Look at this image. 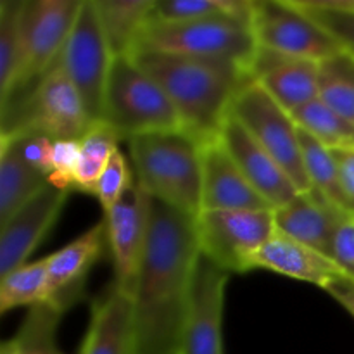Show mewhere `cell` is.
Instances as JSON below:
<instances>
[{
  "label": "cell",
  "instance_id": "1",
  "mask_svg": "<svg viewBox=\"0 0 354 354\" xmlns=\"http://www.w3.org/2000/svg\"><path fill=\"white\" fill-rule=\"evenodd\" d=\"M149 207V241L131 294L135 354H176L201 254L196 218L156 199Z\"/></svg>",
  "mask_w": 354,
  "mask_h": 354
},
{
  "label": "cell",
  "instance_id": "2",
  "mask_svg": "<svg viewBox=\"0 0 354 354\" xmlns=\"http://www.w3.org/2000/svg\"><path fill=\"white\" fill-rule=\"evenodd\" d=\"M135 61L162 86L182 130L201 144L220 138L237 93L251 82L245 66L162 52H137Z\"/></svg>",
  "mask_w": 354,
  "mask_h": 354
},
{
  "label": "cell",
  "instance_id": "3",
  "mask_svg": "<svg viewBox=\"0 0 354 354\" xmlns=\"http://www.w3.org/2000/svg\"><path fill=\"white\" fill-rule=\"evenodd\" d=\"M133 175L151 199L197 218L203 192V144L185 130L154 131L128 140Z\"/></svg>",
  "mask_w": 354,
  "mask_h": 354
},
{
  "label": "cell",
  "instance_id": "4",
  "mask_svg": "<svg viewBox=\"0 0 354 354\" xmlns=\"http://www.w3.org/2000/svg\"><path fill=\"white\" fill-rule=\"evenodd\" d=\"M102 121L127 142L138 135L182 128L169 97L133 55L113 59Z\"/></svg>",
  "mask_w": 354,
  "mask_h": 354
},
{
  "label": "cell",
  "instance_id": "5",
  "mask_svg": "<svg viewBox=\"0 0 354 354\" xmlns=\"http://www.w3.org/2000/svg\"><path fill=\"white\" fill-rule=\"evenodd\" d=\"M0 137L35 130L52 140H82L92 127L75 85L59 64L7 106L0 107Z\"/></svg>",
  "mask_w": 354,
  "mask_h": 354
},
{
  "label": "cell",
  "instance_id": "6",
  "mask_svg": "<svg viewBox=\"0 0 354 354\" xmlns=\"http://www.w3.org/2000/svg\"><path fill=\"white\" fill-rule=\"evenodd\" d=\"M258 50L249 21L234 17L190 21L180 24H149L137 52H162L197 59L232 61L249 69Z\"/></svg>",
  "mask_w": 354,
  "mask_h": 354
},
{
  "label": "cell",
  "instance_id": "7",
  "mask_svg": "<svg viewBox=\"0 0 354 354\" xmlns=\"http://www.w3.org/2000/svg\"><path fill=\"white\" fill-rule=\"evenodd\" d=\"M230 114L287 173L299 192L311 189L301 152L299 127L261 85L249 82L235 97Z\"/></svg>",
  "mask_w": 354,
  "mask_h": 354
},
{
  "label": "cell",
  "instance_id": "8",
  "mask_svg": "<svg viewBox=\"0 0 354 354\" xmlns=\"http://www.w3.org/2000/svg\"><path fill=\"white\" fill-rule=\"evenodd\" d=\"M196 230L201 254L225 272L245 273L277 228L273 209L203 211L196 218Z\"/></svg>",
  "mask_w": 354,
  "mask_h": 354
},
{
  "label": "cell",
  "instance_id": "9",
  "mask_svg": "<svg viewBox=\"0 0 354 354\" xmlns=\"http://www.w3.org/2000/svg\"><path fill=\"white\" fill-rule=\"evenodd\" d=\"M113 59L95 0H83L57 64L75 85L92 124L102 121L104 93Z\"/></svg>",
  "mask_w": 354,
  "mask_h": 354
},
{
  "label": "cell",
  "instance_id": "10",
  "mask_svg": "<svg viewBox=\"0 0 354 354\" xmlns=\"http://www.w3.org/2000/svg\"><path fill=\"white\" fill-rule=\"evenodd\" d=\"M252 33L258 47L322 62L344 48L310 14L290 0H254Z\"/></svg>",
  "mask_w": 354,
  "mask_h": 354
},
{
  "label": "cell",
  "instance_id": "11",
  "mask_svg": "<svg viewBox=\"0 0 354 354\" xmlns=\"http://www.w3.org/2000/svg\"><path fill=\"white\" fill-rule=\"evenodd\" d=\"M82 3L83 0H26L24 2V62L14 97L35 85L57 64L59 55L71 35Z\"/></svg>",
  "mask_w": 354,
  "mask_h": 354
},
{
  "label": "cell",
  "instance_id": "12",
  "mask_svg": "<svg viewBox=\"0 0 354 354\" xmlns=\"http://www.w3.org/2000/svg\"><path fill=\"white\" fill-rule=\"evenodd\" d=\"M230 273L199 254L176 354H223V301Z\"/></svg>",
  "mask_w": 354,
  "mask_h": 354
},
{
  "label": "cell",
  "instance_id": "13",
  "mask_svg": "<svg viewBox=\"0 0 354 354\" xmlns=\"http://www.w3.org/2000/svg\"><path fill=\"white\" fill-rule=\"evenodd\" d=\"M149 203V196L133 178L121 199L104 213L107 244L114 263V286L128 296L133 294L138 270L147 248L151 227Z\"/></svg>",
  "mask_w": 354,
  "mask_h": 354
},
{
  "label": "cell",
  "instance_id": "14",
  "mask_svg": "<svg viewBox=\"0 0 354 354\" xmlns=\"http://www.w3.org/2000/svg\"><path fill=\"white\" fill-rule=\"evenodd\" d=\"M68 197L69 190L48 183L6 223L0 225V277L26 265L31 252L55 225Z\"/></svg>",
  "mask_w": 354,
  "mask_h": 354
},
{
  "label": "cell",
  "instance_id": "15",
  "mask_svg": "<svg viewBox=\"0 0 354 354\" xmlns=\"http://www.w3.org/2000/svg\"><path fill=\"white\" fill-rule=\"evenodd\" d=\"M349 216L354 214L342 209L313 187L297 194L286 206L273 209L279 234L320 251L328 258H332L335 235Z\"/></svg>",
  "mask_w": 354,
  "mask_h": 354
},
{
  "label": "cell",
  "instance_id": "16",
  "mask_svg": "<svg viewBox=\"0 0 354 354\" xmlns=\"http://www.w3.org/2000/svg\"><path fill=\"white\" fill-rule=\"evenodd\" d=\"M220 140L239 169L244 173L248 182L273 209L286 206L299 194V189L277 165L275 159L251 137V133L232 114H228L221 128Z\"/></svg>",
  "mask_w": 354,
  "mask_h": 354
},
{
  "label": "cell",
  "instance_id": "17",
  "mask_svg": "<svg viewBox=\"0 0 354 354\" xmlns=\"http://www.w3.org/2000/svg\"><path fill=\"white\" fill-rule=\"evenodd\" d=\"M249 75L289 113L318 99L320 62L258 47Z\"/></svg>",
  "mask_w": 354,
  "mask_h": 354
},
{
  "label": "cell",
  "instance_id": "18",
  "mask_svg": "<svg viewBox=\"0 0 354 354\" xmlns=\"http://www.w3.org/2000/svg\"><path fill=\"white\" fill-rule=\"evenodd\" d=\"M273 209L248 182L220 138L203 145V211Z\"/></svg>",
  "mask_w": 354,
  "mask_h": 354
},
{
  "label": "cell",
  "instance_id": "19",
  "mask_svg": "<svg viewBox=\"0 0 354 354\" xmlns=\"http://www.w3.org/2000/svg\"><path fill=\"white\" fill-rule=\"evenodd\" d=\"M107 242L106 220L99 221L47 258V304L64 313L80 297L86 275L95 265Z\"/></svg>",
  "mask_w": 354,
  "mask_h": 354
},
{
  "label": "cell",
  "instance_id": "20",
  "mask_svg": "<svg viewBox=\"0 0 354 354\" xmlns=\"http://www.w3.org/2000/svg\"><path fill=\"white\" fill-rule=\"evenodd\" d=\"M258 268L313 283L324 290L346 277L334 259L279 232L252 258V270Z\"/></svg>",
  "mask_w": 354,
  "mask_h": 354
},
{
  "label": "cell",
  "instance_id": "21",
  "mask_svg": "<svg viewBox=\"0 0 354 354\" xmlns=\"http://www.w3.org/2000/svg\"><path fill=\"white\" fill-rule=\"evenodd\" d=\"M80 354H135L131 296L113 286L93 301Z\"/></svg>",
  "mask_w": 354,
  "mask_h": 354
},
{
  "label": "cell",
  "instance_id": "22",
  "mask_svg": "<svg viewBox=\"0 0 354 354\" xmlns=\"http://www.w3.org/2000/svg\"><path fill=\"white\" fill-rule=\"evenodd\" d=\"M154 2L156 0H95L104 37L113 57L135 54L151 24Z\"/></svg>",
  "mask_w": 354,
  "mask_h": 354
},
{
  "label": "cell",
  "instance_id": "23",
  "mask_svg": "<svg viewBox=\"0 0 354 354\" xmlns=\"http://www.w3.org/2000/svg\"><path fill=\"white\" fill-rule=\"evenodd\" d=\"M24 2L26 0L0 2V107L14 97L23 73Z\"/></svg>",
  "mask_w": 354,
  "mask_h": 354
},
{
  "label": "cell",
  "instance_id": "24",
  "mask_svg": "<svg viewBox=\"0 0 354 354\" xmlns=\"http://www.w3.org/2000/svg\"><path fill=\"white\" fill-rule=\"evenodd\" d=\"M48 185L44 173L31 168L16 152L0 144V225Z\"/></svg>",
  "mask_w": 354,
  "mask_h": 354
},
{
  "label": "cell",
  "instance_id": "25",
  "mask_svg": "<svg viewBox=\"0 0 354 354\" xmlns=\"http://www.w3.org/2000/svg\"><path fill=\"white\" fill-rule=\"evenodd\" d=\"M252 9L254 0H156L151 24H180L214 17L251 23Z\"/></svg>",
  "mask_w": 354,
  "mask_h": 354
},
{
  "label": "cell",
  "instance_id": "26",
  "mask_svg": "<svg viewBox=\"0 0 354 354\" xmlns=\"http://www.w3.org/2000/svg\"><path fill=\"white\" fill-rule=\"evenodd\" d=\"M121 138L116 131L104 121L93 123L80 140V161L75 175L73 192H83L93 196L97 182L111 156L120 149Z\"/></svg>",
  "mask_w": 354,
  "mask_h": 354
},
{
  "label": "cell",
  "instance_id": "27",
  "mask_svg": "<svg viewBox=\"0 0 354 354\" xmlns=\"http://www.w3.org/2000/svg\"><path fill=\"white\" fill-rule=\"evenodd\" d=\"M290 114L301 130L310 133L330 151L354 149L353 121L328 107L320 99L311 100L310 104L299 107Z\"/></svg>",
  "mask_w": 354,
  "mask_h": 354
},
{
  "label": "cell",
  "instance_id": "28",
  "mask_svg": "<svg viewBox=\"0 0 354 354\" xmlns=\"http://www.w3.org/2000/svg\"><path fill=\"white\" fill-rule=\"evenodd\" d=\"M48 279L47 258L26 263L14 272L0 277V313L16 308H35L47 303Z\"/></svg>",
  "mask_w": 354,
  "mask_h": 354
},
{
  "label": "cell",
  "instance_id": "29",
  "mask_svg": "<svg viewBox=\"0 0 354 354\" xmlns=\"http://www.w3.org/2000/svg\"><path fill=\"white\" fill-rule=\"evenodd\" d=\"M318 99L354 123V55L342 50L320 62Z\"/></svg>",
  "mask_w": 354,
  "mask_h": 354
},
{
  "label": "cell",
  "instance_id": "30",
  "mask_svg": "<svg viewBox=\"0 0 354 354\" xmlns=\"http://www.w3.org/2000/svg\"><path fill=\"white\" fill-rule=\"evenodd\" d=\"M299 140H301V152H303V162L306 168L308 180H310L311 187L320 190L322 194L334 201L337 206L342 209L349 211L348 201H346L344 192H342L341 178H339L337 162H335L334 154L328 147L306 133L299 128ZM353 214V213H351Z\"/></svg>",
  "mask_w": 354,
  "mask_h": 354
},
{
  "label": "cell",
  "instance_id": "31",
  "mask_svg": "<svg viewBox=\"0 0 354 354\" xmlns=\"http://www.w3.org/2000/svg\"><path fill=\"white\" fill-rule=\"evenodd\" d=\"M62 311L50 304H38L30 308L26 320L19 332L14 335V342L19 354H61L55 344V330Z\"/></svg>",
  "mask_w": 354,
  "mask_h": 354
},
{
  "label": "cell",
  "instance_id": "32",
  "mask_svg": "<svg viewBox=\"0 0 354 354\" xmlns=\"http://www.w3.org/2000/svg\"><path fill=\"white\" fill-rule=\"evenodd\" d=\"M0 144L12 149L24 162H28L37 171L44 173L48 178V175H50L52 145H54V140L50 137L35 130H21L16 131V133L0 137Z\"/></svg>",
  "mask_w": 354,
  "mask_h": 354
},
{
  "label": "cell",
  "instance_id": "33",
  "mask_svg": "<svg viewBox=\"0 0 354 354\" xmlns=\"http://www.w3.org/2000/svg\"><path fill=\"white\" fill-rule=\"evenodd\" d=\"M133 178L135 175L130 169V166H128L127 158L118 149L111 156L106 168H104L102 175H100L99 182H97L95 194H93L100 203V206H102L104 213H107L121 199V196L128 189V185L133 182Z\"/></svg>",
  "mask_w": 354,
  "mask_h": 354
},
{
  "label": "cell",
  "instance_id": "34",
  "mask_svg": "<svg viewBox=\"0 0 354 354\" xmlns=\"http://www.w3.org/2000/svg\"><path fill=\"white\" fill-rule=\"evenodd\" d=\"M80 161V140H54L48 183L73 192Z\"/></svg>",
  "mask_w": 354,
  "mask_h": 354
},
{
  "label": "cell",
  "instance_id": "35",
  "mask_svg": "<svg viewBox=\"0 0 354 354\" xmlns=\"http://www.w3.org/2000/svg\"><path fill=\"white\" fill-rule=\"evenodd\" d=\"M306 12V10H303ZM317 19L342 48L354 55V14H332V12H306Z\"/></svg>",
  "mask_w": 354,
  "mask_h": 354
},
{
  "label": "cell",
  "instance_id": "36",
  "mask_svg": "<svg viewBox=\"0 0 354 354\" xmlns=\"http://www.w3.org/2000/svg\"><path fill=\"white\" fill-rule=\"evenodd\" d=\"M332 259L348 277L354 279V216H349L335 235Z\"/></svg>",
  "mask_w": 354,
  "mask_h": 354
},
{
  "label": "cell",
  "instance_id": "37",
  "mask_svg": "<svg viewBox=\"0 0 354 354\" xmlns=\"http://www.w3.org/2000/svg\"><path fill=\"white\" fill-rule=\"evenodd\" d=\"M332 154L337 162L342 192L348 201L349 211L354 214V149H334Z\"/></svg>",
  "mask_w": 354,
  "mask_h": 354
},
{
  "label": "cell",
  "instance_id": "38",
  "mask_svg": "<svg viewBox=\"0 0 354 354\" xmlns=\"http://www.w3.org/2000/svg\"><path fill=\"white\" fill-rule=\"evenodd\" d=\"M297 9L306 12L354 14V0H290Z\"/></svg>",
  "mask_w": 354,
  "mask_h": 354
},
{
  "label": "cell",
  "instance_id": "39",
  "mask_svg": "<svg viewBox=\"0 0 354 354\" xmlns=\"http://www.w3.org/2000/svg\"><path fill=\"white\" fill-rule=\"evenodd\" d=\"M325 290L354 318V279L348 275L342 277L330 283Z\"/></svg>",
  "mask_w": 354,
  "mask_h": 354
},
{
  "label": "cell",
  "instance_id": "40",
  "mask_svg": "<svg viewBox=\"0 0 354 354\" xmlns=\"http://www.w3.org/2000/svg\"><path fill=\"white\" fill-rule=\"evenodd\" d=\"M0 354H19L17 353V346H16V342H14V339L3 342L2 349H0Z\"/></svg>",
  "mask_w": 354,
  "mask_h": 354
}]
</instances>
